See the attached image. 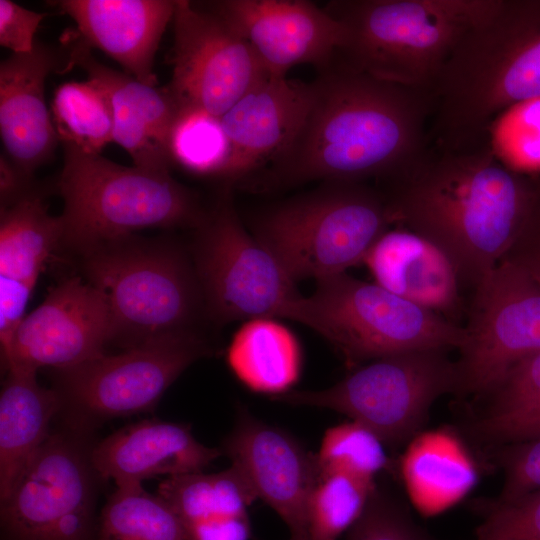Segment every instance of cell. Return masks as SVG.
<instances>
[{
    "instance_id": "14",
    "label": "cell",
    "mask_w": 540,
    "mask_h": 540,
    "mask_svg": "<svg viewBox=\"0 0 540 540\" xmlns=\"http://www.w3.org/2000/svg\"><path fill=\"white\" fill-rule=\"evenodd\" d=\"M172 76L165 86L178 108L225 114L269 74L251 46L225 21L176 0Z\"/></svg>"
},
{
    "instance_id": "27",
    "label": "cell",
    "mask_w": 540,
    "mask_h": 540,
    "mask_svg": "<svg viewBox=\"0 0 540 540\" xmlns=\"http://www.w3.org/2000/svg\"><path fill=\"white\" fill-rule=\"evenodd\" d=\"M225 359L243 386L272 398L293 390L303 366L298 338L272 317L246 320L233 334Z\"/></svg>"
},
{
    "instance_id": "42",
    "label": "cell",
    "mask_w": 540,
    "mask_h": 540,
    "mask_svg": "<svg viewBox=\"0 0 540 540\" xmlns=\"http://www.w3.org/2000/svg\"><path fill=\"white\" fill-rule=\"evenodd\" d=\"M289 540H309L308 537L291 536Z\"/></svg>"
},
{
    "instance_id": "19",
    "label": "cell",
    "mask_w": 540,
    "mask_h": 540,
    "mask_svg": "<svg viewBox=\"0 0 540 540\" xmlns=\"http://www.w3.org/2000/svg\"><path fill=\"white\" fill-rule=\"evenodd\" d=\"M68 59L69 67H81L106 92L113 111V141L130 155L134 165L170 172L169 137L179 108L166 87L144 84L107 67L80 40L72 46Z\"/></svg>"
},
{
    "instance_id": "2",
    "label": "cell",
    "mask_w": 540,
    "mask_h": 540,
    "mask_svg": "<svg viewBox=\"0 0 540 540\" xmlns=\"http://www.w3.org/2000/svg\"><path fill=\"white\" fill-rule=\"evenodd\" d=\"M537 184L490 141L460 150L428 147L385 194L393 223L439 248L462 287L473 291L518 237Z\"/></svg>"
},
{
    "instance_id": "26",
    "label": "cell",
    "mask_w": 540,
    "mask_h": 540,
    "mask_svg": "<svg viewBox=\"0 0 540 540\" xmlns=\"http://www.w3.org/2000/svg\"><path fill=\"white\" fill-rule=\"evenodd\" d=\"M36 371L9 369L0 394V501L13 489L50 435L60 412L57 392L41 386Z\"/></svg>"
},
{
    "instance_id": "22",
    "label": "cell",
    "mask_w": 540,
    "mask_h": 540,
    "mask_svg": "<svg viewBox=\"0 0 540 540\" xmlns=\"http://www.w3.org/2000/svg\"><path fill=\"white\" fill-rule=\"evenodd\" d=\"M50 3L74 21L81 42L103 51L136 80L157 86L154 57L173 19L176 0H58Z\"/></svg>"
},
{
    "instance_id": "1",
    "label": "cell",
    "mask_w": 540,
    "mask_h": 540,
    "mask_svg": "<svg viewBox=\"0 0 540 540\" xmlns=\"http://www.w3.org/2000/svg\"><path fill=\"white\" fill-rule=\"evenodd\" d=\"M311 84L300 128L281 153L246 181L251 188L369 179L391 184L426 153L430 92L377 79L336 57Z\"/></svg>"
},
{
    "instance_id": "21",
    "label": "cell",
    "mask_w": 540,
    "mask_h": 540,
    "mask_svg": "<svg viewBox=\"0 0 540 540\" xmlns=\"http://www.w3.org/2000/svg\"><path fill=\"white\" fill-rule=\"evenodd\" d=\"M0 344H9L40 273L60 248L62 224L51 216L36 186L0 206Z\"/></svg>"
},
{
    "instance_id": "4",
    "label": "cell",
    "mask_w": 540,
    "mask_h": 540,
    "mask_svg": "<svg viewBox=\"0 0 540 540\" xmlns=\"http://www.w3.org/2000/svg\"><path fill=\"white\" fill-rule=\"evenodd\" d=\"M82 278L106 297L112 342L124 350L201 330L209 320L189 246L135 234L79 256Z\"/></svg>"
},
{
    "instance_id": "41",
    "label": "cell",
    "mask_w": 540,
    "mask_h": 540,
    "mask_svg": "<svg viewBox=\"0 0 540 540\" xmlns=\"http://www.w3.org/2000/svg\"><path fill=\"white\" fill-rule=\"evenodd\" d=\"M522 109V156L515 169L522 173L540 172V99L519 105Z\"/></svg>"
},
{
    "instance_id": "16",
    "label": "cell",
    "mask_w": 540,
    "mask_h": 540,
    "mask_svg": "<svg viewBox=\"0 0 540 540\" xmlns=\"http://www.w3.org/2000/svg\"><path fill=\"white\" fill-rule=\"evenodd\" d=\"M210 7L251 46L271 76H287L300 64L322 69L345 42L342 22L311 1L221 0Z\"/></svg>"
},
{
    "instance_id": "36",
    "label": "cell",
    "mask_w": 540,
    "mask_h": 540,
    "mask_svg": "<svg viewBox=\"0 0 540 540\" xmlns=\"http://www.w3.org/2000/svg\"><path fill=\"white\" fill-rule=\"evenodd\" d=\"M346 540H431L406 511L377 487Z\"/></svg>"
},
{
    "instance_id": "23",
    "label": "cell",
    "mask_w": 540,
    "mask_h": 540,
    "mask_svg": "<svg viewBox=\"0 0 540 540\" xmlns=\"http://www.w3.org/2000/svg\"><path fill=\"white\" fill-rule=\"evenodd\" d=\"M222 451L203 445L186 423L145 419L127 425L91 447L92 465L116 486L142 483L160 475L204 471Z\"/></svg>"
},
{
    "instance_id": "31",
    "label": "cell",
    "mask_w": 540,
    "mask_h": 540,
    "mask_svg": "<svg viewBox=\"0 0 540 540\" xmlns=\"http://www.w3.org/2000/svg\"><path fill=\"white\" fill-rule=\"evenodd\" d=\"M375 487L344 473L322 476L308 502V539L338 540L360 518Z\"/></svg>"
},
{
    "instance_id": "8",
    "label": "cell",
    "mask_w": 540,
    "mask_h": 540,
    "mask_svg": "<svg viewBox=\"0 0 540 540\" xmlns=\"http://www.w3.org/2000/svg\"><path fill=\"white\" fill-rule=\"evenodd\" d=\"M291 320L326 339L350 367L412 350H458L466 337L464 326L346 272L317 280Z\"/></svg>"
},
{
    "instance_id": "9",
    "label": "cell",
    "mask_w": 540,
    "mask_h": 540,
    "mask_svg": "<svg viewBox=\"0 0 540 540\" xmlns=\"http://www.w3.org/2000/svg\"><path fill=\"white\" fill-rule=\"evenodd\" d=\"M444 349L388 355L355 369L323 390H291L274 397L295 406L330 409L374 432L384 445L413 439L426 424L433 403L458 391L456 361Z\"/></svg>"
},
{
    "instance_id": "13",
    "label": "cell",
    "mask_w": 540,
    "mask_h": 540,
    "mask_svg": "<svg viewBox=\"0 0 540 540\" xmlns=\"http://www.w3.org/2000/svg\"><path fill=\"white\" fill-rule=\"evenodd\" d=\"M472 292L457 394L485 396L540 351V282L502 259Z\"/></svg>"
},
{
    "instance_id": "5",
    "label": "cell",
    "mask_w": 540,
    "mask_h": 540,
    "mask_svg": "<svg viewBox=\"0 0 540 540\" xmlns=\"http://www.w3.org/2000/svg\"><path fill=\"white\" fill-rule=\"evenodd\" d=\"M62 145L60 248L81 256L146 228L194 229L203 218L206 207L199 197L170 172L123 166Z\"/></svg>"
},
{
    "instance_id": "34",
    "label": "cell",
    "mask_w": 540,
    "mask_h": 540,
    "mask_svg": "<svg viewBox=\"0 0 540 540\" xmlns=\"http://www.w3.org/2000/svg\"><path fill=\"white\" fill-rule=\"evenodd\" d=\"M478 422H493L540 409V351L515 366L487 395Z\"/></svg>"
},
{
    "instance_id": "29",
    "label": "cell",
    "mask_w": 540,
    "mask_h": 540,
    "mask_svg": "<svg viewBox=\"0 0 540 540\" xmlns=\"http://www.w3.org/2000/svg\"><path fill=\"white\" fill-rule=\"evenodd\" d=\"M59 142L89 154H100L113 141L114 118L102 87L87 79L60 84L51 102Z\"/></svg>"
},
{
    "instance_id": "40",
    "label": "cell",
    "mask_w": 540,
    "mask_h": 540,
    "mask_svg": "<svg viewBox=\"0 0 540 540\" xmlns=\"http://www.w3.org/2000/svg\"><path fill=\"white\" fill-rule=\"evenodd\" d=\"M474 434L481 440L501 445L540 437V409L493 422H474Z\"/></svg>"
},
{
    "instance_id": "32",
    "label": "cell",
    "mask_w": 540,
    "mask_h": 540,
    "mask_svg": "<svg viewBox=\"0 0 540 540\" xmlns=\"http://www.w3.org/2000/svg\"><path fill=\"white\" fill-rule=\"evenodd\" d=\"M172 163L190 173L222 178L229 146L220 117L195 108H181L169 137Z\"/></svg>"
},
{
    "instance_id": "10",
    "label": "cell",
    "mask_w": 540,
    "mask_h": 540,
    "mask_svg": "<svg viewBox=\"0 0 540 540\" xmlns=\"http://www.w3.org/2000/svg\"><path fill=\"white\" fill-rule=\"evenodd\" d=\"M208 319L216 325L258 317L291 319L301 294L273 255L247 230L225 185L193 229L189 246Z\"/></svg>"
},
{
    "instance_id": "33",
    "label": "cell",
    "mask_w": 540,
    "mask_h": 540,
    "mask_svg": "<svg viewBox=\"0 0 540 540\" xmlns=\"http://www.w3.org/2000/svg\"><path fill=\"white\" fill-rule=\"evenodd\" d=\"M316 458L320 478L332 473H344L375 482V476L388 464L380 438L352 420L325 431Z\"/></svg>"
},
{
    "instance_id": "37",
    "label": "cell",
    "mask_w": 540,
    "mask_h": 540,
    "mask_svg": "<svg viewBox=\"0 0 540 540\" xmlns=\"http://www.w3.org/2000/svg\"><path fill=\"white\" fill-rule=\"evenodd\" d=\"M504 447L500 453L504 482L495 503L510 501L540 488V437Z\"/></svg>"
},
{
    "instance_id": "39",
    "label": "cell",
    "mask_w": 540,
    "mask_h": 540,
    "mask_svg": "<svg viewBox=\"0 0 540 540\" xmlns=\"http://www.w3.org/2000/svg\"><path fill=\"white\" fill-rule=\"evenodd\" d=\"M502 259L520 267L540 282V180L529 215Z\"/></svg>"
},
{
    "instance_id": "6",
    "label": "cell",
    "mask_w": 540,
    "mask_h": 540,
    "mask_svg": "<svg viewBox=\"0 0 540 540\" xmlns=\"http://www.w3.org/2000/svg\"><path fill=\"white\" fill-rule=\"evenodd\" d=\"M495 0H334L346 30L336 58L377 79L431 90L462 35Z\"/></svg>"
},
{
    "instance_id": "20",
    "label": "cell",
    "mask_w": 540,
    "mask_h": 540,
    "mask_svg": "<svg viewBox=\"0 0 540 540\" xmlns=\"http://www.w3.org/2000/svg\"><path fill=\"white\" fill-rule=\"evenodd\" d=\"M54 47L36 42L32 52L0 63V134L4 154L27 176L54 154L59 142L45 103V80L61 69Z\"/></svg>"
},
{
    "instance_id": "28",
    "label": "cell",
    "mask_w": 540,
    "mask_h": 540,
    "mask_svg": "<svg viewBox=\"0 0 540 540\" xmlns=\"http://www.w3.org/2000/svg\"><path fill=\"white\" fill-rule=\"evenodd\" d=\"M98 540H186L180 519L142 483L116 486L98 515Z\"/></svg>"
},
{
    "instance_id": "3",
    "label": "cell",
    "mask_w": 540,
    "mask_h": 540,
    "mask_svg": "<svg viewBox=\"0 0 540 540\" xmlns=\"http://www.w3.org/2000/svg\"><path fill=\"white\" fill-rule=\"evenodd\" d=\"M431 95L429 147L492 141L501 113L540 99V0H495L459 39Z\"/></svg>"
},
{
    "instance_id": "7",
    "label": "cell",
    "mask_w": 540,
    "mask_h": 540,
    "mask_svg": "<svg viewBox=\"0 0 540 540\" xmlns=\"http://www.w3.org/2000/svg\"><path fill=\"white\" fill-rule=\"evenodd\" d=\"M392 224L385 193L366 183L322 182L262 210L250 231L296 283L364 263Z\"/></svg>"
},
{
    "instance_id": "24",
    "label": "cell",
    "mask_w": 540,
    "mask_h": 540,
    "mask_svg": "<svg viewBox=\"0 0 540 540\" xmlns=\"http://www.w3.org/2000/svg\"><path fill=\"white\" fill-rule=\"evenodd\" d=\"M364 264L375 283L406 300L446 318L459 311L463 287L455 268L439 248L411 231L388 230Z\"/></svg>"
},
{
    "instance_id": "38",
    "label": "cell",
    "mask_w": 540,
    "mask_h": 540,
    "mask_svg": "<svg viewBox=\"0 0 540 540\" xmlns=\"http://www.w3.org/2000/svg\"><path fill=\"white\" fill-rule=\"evenodd\" d=\"M45 14L26 9L11 0H0V45L12 54H25L35 47L34 35Z\"/></svg>"
},
{
    "instance_id": "25",
    "label": "cell",
    "mask_w": 540,
    "mask_h": 540,
    "mask_svg": "<svg viewBox=\"0 0 540 540\" xmlns=\"http://www.w3.org/2000/svg\"><path fill=\"white\" fill-rule=\"evenodd\" d=\"M180 519L186 540H249L248 507L258 499L234 467L167 477L157 488Z\"/></svg>"
},
{
    "instance_id": "30",
    "label": "cell",
    "mask_w": 540,
    "mask_h": 540,
    "mask_svg": "<svg viewBox=\"0 0 540 540\" xmlns=\"http://www.w3.org/2000/svg\"><path fill=\"white\" fill-rule=\"evenodd\" d=\"M473 470L462 455L442 438H428L411 448L403 465V472L415 500L426 513H434L467 489Z\"/></svg>"
},
{
    "instance_id": "35",
    "label": "cell",
    "mask_w": 540,
    "mask_h": 540,
    "mask_svg": "<svg viewBox=\"0 0 540 540\" xmlns=\"http://www.w3.org/2000/svg\"><path fill=\"white\" fill-rule=\"evenodd\" d=\"M474 540H540V488L492 503Z\"/></svg>"
},
{
    "instance_id": "15",
    "label": "cell",
    "mask_w": 540,
    "mask_h": 540,
    "mask_svg": "<svg viewBox=\"0 0 540 540\" xmlns=\"http://www.w3.org/2000/svg\"><path fill=\"white\" fill-rule=\"evenodd\" d=\"M112 342V316L105 295L82 276L53 286L26 314L1 350L4 372L64 369L102 356Z\"/></svg>"
},
{
    "instance_id": "11",
    "label": "cell",
    "mask_w": 540,
    "mask_h": 540,
    "mask_svg": "<svg viewBox=\"0 0 540 540\" xmlns=\"http://www.w3.org/2000/svg\"><path fill=\"white\" fill-rule=\"evenodd\" d=\"M214 348L202 330L161 336L115 355L54 370L61 409L74 430L153 410L169 386Z\"/></svg>"
},
{
    "instance_id": "18",
    "label": "cell",
    "mask_w": 540,
    "mask_h": 540,
    "mask_svg": "<svg viewBox=\"0 0 540 540\" xmlns=\"http://www.w3.org/2000/svg\"><path fill=\"white\" fill-rule=\"evenodd\" d=\"M311 98V82L268 75L220 117L229 146L226 185L245 182L288 146Z\"/></svg>"
},
{
    "instance_id": "17",
    "label": "cell",
    "mask_w": 540,
    "mask_h": 540,
    "mask_svg": "<svg viewBox=\"0 0 540 540\" xmlns=\"http://www.w3.org/2000/svg\"><path fill=\"white\" fill-rule=\"evenodd\" d=\"M222 454L248 481L258 498L287 524L291 536L308 537L309 498L320 480L316 454L285 430L240 408Z\"/></svg>"
},
{
    "instance_id": "12",
    "label": "cell",
    "mask_w": 540,
    "mask_h": 540,
    "mask_svg": "<svg viewBox=\"0 0 540 540\" xmlns=\"http://www.w3.org/2000/svg\"><path fill=\"white\" fill-rule=\"evenodd\" d=\"M76 432L50 433L1 500L2 540H98L101 478Z\"/></svg>"
}]
</instances>
